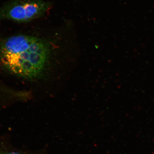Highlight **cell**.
<instances>
[{"instance_id": "obj_1", "label": "cell", "mask_w": 154, "mask_h": 154, "mask_svg": "<svg viewBox=\"0 0 154 154\" xmlns=\"http://www.w3.org/2000/svg\"><path fill=\"white\" fill-rule=\"evenodd\" d=\"M50 54L46 42L26 34L10 36L0 45V59L4 66L25 79L40 76L47 66Z\"/></svg>"}, {"instance_id": "obj_2", "label": "cell", "mask_w": 154, "mask_h": 154, "mask_svg": "<svg viewBox=\"0 0 154 154\" xmlns=\"http://www.w3.org/2000/svg\"><path fill=\"white\" fill-rule=\"evenodd\" d=\"M42 0H10L0 7V20L28 22L44 16L51 8Z\"/></svg>"}, {"instance_id": "obj_3", "label": "cell", "mask_w": 154, "mask_h": 154, "mask_svg": "<svg viewBox=\"0 0 154 154\" xmlns=\"http://www.w3.org/2000/svg\"><path fill=\"white\" fill-rule=\"evenodd\" d=\"M45 151H28L15 147L7 139L0 135V154H44Z\"/></svg>"}]
</instances>
